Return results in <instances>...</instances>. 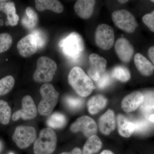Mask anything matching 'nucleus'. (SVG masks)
Masks as SVG:
<instances>
[{"label": "nucleus", "mask_w": 154, "mask_h": 154, "mask_svg": "<svg viewBox=\"0 0 154 154\" xmlns=\"http://www.w3.org/2000/svg\"><path fill=\"white\" fill-rule=\"evenodd\" d=\"M68 79L69 84L82 97L89 96L96 88L91 78L79 67H74L71 70Z\"/></svg>", "instance_id": "f257e3e1"}, {"label": "nucleus", "mask_w": 154, "mask_h": 154, "mask_svg": "<svg viewBox=\"0 0 154 154\" xmlns=\"http://www.w3.org/2000/svg\"><path fill=\"white\" fill-rule=\"evenodd\" d=\"M42 99L38 104V111L40 115H49L56 106L59 94L51 84L45 83L40 89Z\"/></svg>", "instance_id": "f03ea898"}, {"label": "nucleus", "mask_w": 154, "mask_h": 154, "mask_svg": "<svg viewBox=\"0 0 154 154\" xmlns=\"http://www.w3.org/2000/svg\"><path fill=\"white\" fill-rule=\"evenodd\" d=\"M57 69V64L55 61L47 57H41L37 60L33 79L37 83H48L53 79Z\"/></svg>", "instance_id": "7ed1b4c3"}, {"label": "nucleus", "mask_w": 154, "mask_h": 154, "mask_svg": "<svg viewBox=\"0 0 154 154\" xmlns=\"http://www.w3.org/2000/svg\"><path fill=\"white\" fill-rule=\"evenodd\" d=\"M57 137L50 128L42 130L39 136L34 142L33 152L35 154H51L55 150Z\"/></svg>", "instance_id": "20e7f679"}, {"label": "nucleus", "mask_w": 154, "mask_h": 154, "mask_svg": "<svg viewBox=\"0 0 154 154\" xmlns=\"http://www.w3.org/2000/svg\"><path fill=\"white\" fill-rule=\"evenodd\" d=\"M59 45L63 48L64 53L66 56L73 59L79 57L85 48L82 38L75 32L70 33L66 38L61 40Z\"/></svg>", "instance_id": "39448f33"}, {"label": "nucleus", "mask_w": 154, "mask_h": 154, "mask_svg": "<svg viewBox=\"0 0 154 154\" xmlns=\"http://www.w3.org/2000/svg\"><path fill=\"white\" fill-rule=\"evenodd\" d=\"M112 19L116 27L127 33H133L137 28V23L134 16L126 10L114 11Z\"/></svg>", "instance_id": "423d86ee"}, {"label": "nucleus", "mask_w": 154, "mask_h": 154, "mask_svg": "<svg viewBox=\"0 0 154 154\" xmlns=\"http://www.w3.org/2000/svg\"><path fill=\"white\" fill-rule=\"evenodd\" d=\"M36 138V130L32 126L20 125L17 127L12 136L13 140L21 149L28 148L35 141Z\"/></svg>", "instance_id": "0eeeda50"}, {"label": "nucleus", "mask_w": 154, "mask_h": 154, "mask_svg": "<svg viewBox=\"0 0 154 154\" xmlns=\"http://www.w3.org/2000/svg\"><path fill=\"white\" fill-rule=\"evenodd\" d=\"M95 38L96 45L101 49H110L113 47L115 39L113 28L107 24L99 25L96 29Z\"/></svg>", "instance_id": "6e6552de"}, {"label": "nucleus", "mask_w": 154, "mask_h": 154, "mask_svg": "<svg viewBox=\"0 0 154 154\" xmlns=\"http://www.w3.org/2000/svg\"><path fill=\"white\" fill-rule=\"evenodd\" d=\"M72 132L82 131L87 137L95 135L97 132V125L96 122L90 116H83L79 117L71 125Z\"/></svg>", "instance_id": "1a4fd4ad"}, {"label": "nucleus", "mask_w": 154, "mask_h": 154, "mask_svg": "<svg viewBox=\"0 0 154 154\" xmlns=\"http://www.w3.org/2000/svg\"><path fill=\"white\" fill-rule=\"evenodd\" d=\"M37 114V108L33 98L26 95L22 99V108L16 111L12 116L13 121H16L22 118L25 120L33 119Z\"/></svg>", "instance_id": "9d476101"}, {"label": "nucleus", "mask_w": 154, "mask_h": 154, "mask_svg": "<svg viewBox=\"0 0 154 154\" xmlns=\"http://www.w3.org/2000/svg\"><path fill=\"white\" fill-rule=\"evenodd\" d=\"M90 67L88 73L89 77L95 82H97L105 72L107 61L105 58L96 54H92L89 57Z\"/></svg>", "instance_id": "9b49d317"}, {"label": "nucleus", "mask_w": 154, "mask_h": 154, "mask_svg": "<svg viewBox=\"0 0 154 154\" xmlns=\"http://www.w3.org/2000/svg\"><path fill=\"white\" fill-rule=\"evenodd\" d=\"M19 54L23 57H28L35 54L37 51V42L35 36L29 34L20 39L17 45Z\"/></svg>", "instance_id": "f8f14e48"}, {"label": "nucleus", "mask_w": 154, "mask_h": 154, "mask_svg": "<svg viewBox=\"0 0 154 154\" xmlns=\"http://www.w3.org/2000/svg\"><path fill=\"white\" fill-rule=\"evenodd\" d=\"M115 49L119 59L125 63L129 62L134 53V48L132 45L124 38L117 39L115 44Z\"/></svg>", "instance_id": "ddd939ff"}, {"label": "nucleus", "mask_w": 154, "mask_h": 154, "mask_svg": "<svg viewBox=\"0 0 154 154\" xmlns=\"http://www.w3.org/2000/svg\"><path fill=\"white\" fill-rule=\"evenodd\" d=\"M143 94L139 91H135L125 97L122 101V110L126 113L132 112L142 105Z\"/></svg>", "instance_id": "4468645a"}, {"label": "nucleus", "mask_w": 154, "mask_h": 154, "mask_svg": "<svg viewBox=\"0 0 154 154\" xmlns=\"http://www.w3.org/2000/svg\"><path fill=\"white\" fill-rule=\"evenodd\" d=\"M116 126L115 115L113 110L108 109L100 117L99 128L103 134L108 135L115 130Z\"/></svg>", "instance_id": "2eb2a0df"}, {"label": "nucleus", "mask_w": 154, "mask_h": 154, "mask_svg": "<svg viewBox=\"0 0 154 154\" xmlns=\"http://www.w3.org/2000/svg\"><path fill=\"white\" fill-rule=\"evenodd\" d=\"M96 1L93 0H79L75 4L74 11L82 19H89L94 12Z\"/></svg>", "instance_id": "dca6fc26"}, {"label": "nucleus", "mask_w": 154, "mask_h": 154, "mask_svg": "<svg viewBox=\"0 0 154 154\" xmlns=\"http://www.w3.org/2000/svg\"><path fill=\"white\" fill-rule=\"evenodd\" d=\"M134 62L141 74L145 76L152 74L154 71L153 65L140 53H137L134 55Z\"/></svg>", "instance_id": "f3484780"}, {"label": "nucleus", "mask_w": 154, "mask_h": 154, "mask_svg": "<svg viewBox=\"0 0 154 154\" xmlns=\"http://www.w3.org/2000/svg\"><path fill=\"white\" fill-rule=\"evenodd\" d=\"M0 11L4 12L7 15L9 25L11 26L17 25L19 17L17 14L15 4L13 2L6 1L5 2L0 3Z\"/></svg>", "instance_id": "a211bd4d"}, {"label": "nucleus", "mask_w": 154, "mask_h": 154, "mask_svg": "<svg viewBox=\"0 0 154 154\" xmlns=\"http://www.w3.org/2000/svg\"><path fill=\"white\" fill-rule=\"evenodd\" d=\"M117 124L119 133L123 137H129L134 132V123L122 114L117 116Z\"/></svg>", "instance_id": "6ab92c4d"}, {"label": "nucleus", "mask_w": 154, "mask_h": 154, "mask_svg": "<svg viewBox=\"0 0 154 154\" xmlns=\"http://www.w3.org/2000/svg\"><path fill=\"white\" fill-rule=\"evenodd\" d=\"M35 7L40 12L50 10L57 14H60L63 11V7L57 0H35Z\"/></svg>", "instance_id": "aec40b11"}, {"label": "nucleus", "mask_w": 154, "mask_h": 154, "mask_svg": "<svg viewBox=\"0 0 154 154\" xmlns=\"http://www.w3.org/2000/svg\"><path fill=\"white\" fill-rule=\"evenodd\" d=\"M107 102V99L103 95H97L91 97L87 104L88 112L92 115L99 113L106 107Z\"/></svg>", "instance_id": "412c9836"}, {"label": "nucleus", "mask_w": 154, "mask_h": 154, "mask_svg": "<svg viewBox=\"0 0 154 154\" xmlns=\"http://www.w3.org/2000/svg\"><path fill=\"white\" fill-rule=\"evenodd\" d=\"M102 141L96 135L88 138L83 147L82 154H95L101 149Z\"/></svg>", "instance_id": "4be33fe9"}, {"label": "nucleus", "mask_w": 154, "mask_h": 154, "mask_svg": "<svg viewBox=\"0 0 154 154\" xmlns=\"http://www.w3.org/2000/svg\"><path fill=\"white\" fill-rule=\"evenodd\" d=\"M38 22V15L36 12L31 7H28L25 11V15L22 19V25L28 30H32L36 27Z\"/></svg>", "instance_id": "5701e85b"}, {"label": "nucleus", "mask_w": 154, "mask_h": 154, "mask_svg": "<svg viewBox=\"0 0 154 154\" xmlns=\"http://www.w3.org/2000/svg\"><path fill=\"white\" fill-rule=\"evenodd\" d=\"M66 117L62 113L55 112L51 114L48 119L46 123L50 128L60 129L66 124Z\"/></svg>", "instance_id": "b1692460"}, {"label": "nucleus", "mask_w": 154, "mask_h": 154, "mask_svg": "<svg viewBox=\"0 0 154 154\" xmlns=\"http://www.w3.org/2000/svg\"><path fill=\"white\" fill-rule=\"evenodd\" d=\"M111 75L122 82H126L131 79L130 72L126 67L118 66L113 69Z\"/></svg>", "instance_id": "393cba45"}, {"label": "nucleus", "mask_w": 154, "mask_h": 154, "mask_svg": "<svg viewBox=\"0 0 154 154\" xmlns=\"http://www.w3.org/2000/svg\"><path fill=\"white\" fill-rule=\"evenodd\" d=\"M14 77L8 75L0 80V96H4L12 91L15 85Z\"/></svg>", "instance_id": "a878e982"}, {"label": "nucleus", "mask_w": 154, "mask_h": 154, "mask_svg": "<svg viewBox=\"0 0 154 154\" xmlns=\"http://www.w3.org/2000/svg\"><path fill=\"white\" fill-rule=\"evenodd\" d=\"M11 109L8 103L3 100H0V123L6 125L10 122Z\"/></svg>", "instance_id": "bb28decb"}, {"label": "nucleus", "mask_w": 154, "mask_h": 154, "mask_svg": "<svg viewBox=\"0 0 154 154\" xmlns=\"http://www.w3.org/2000/svg\"><path fill=\"white\" fill-rule=\"evenodd\" d=\"M64 102L69 109L73 110L81 109L84 104V101L82 99L70 96L65 97Z\"/></svg>", "instance_id": "cd10ccee"}, {"label": "nucleus", "mask_w": 154, "mask_h": 154, "mask_svg": "<svg viewBox=\"0 0 154 154\" xmlns=\"http://www.w3.org/2000/svg\"><path fill=\"white\" fill-rule=\"evenodd\" d=\"M13 41L12 36L9 33H0V53L8 50L12 45Z\"/></svg>", "instance_id": "c85d7f7f"}, {"label": "nucleus", "mask_w": 154, "mask_h": 154, "mask_svg": "<svg viewBox=\"0 0 154 154\" xmlns=\"http://www.w3.org/2000/svg\"><path fill=\"white\" fill-rule=\"evenodd\" d=\"M31 34L36 38L38 48H42L46 44L47 41V36L45 33L39 29L33 30Z\"/></svg>", "instance_id": "c756f323"}, {"label": "nucleus", "mask_w": 154, "mask_h": 154, "mask_svg": "<svg viewBox=\"0 0 154 154\" xmlns=\"http://www.w3.org/2000/svg\"><path fill=\"white\" fill-rule=\"evenodd\" d=\"M142 110L144 111H149L154 109V96L152 94H146L144 96Z\"/></svg>", "instance_id": "7c9ffc66"}, {"label": "nucleus", "mask_w": 154, "mask_h": 154, "mask_svg": "<svg viewBox=\"0 0 154 154\" xmlns=\"http://www.w3.org/2000/svg\"><path fill=\"white\" fill-rule=\"evenodd\" d=\"M111 82V79L110 75L105 72L96 82V85L99 89H103L110 85Z\"/></svg>", "instance_id": "2f4dec72"}, {"label": "nucleus", "mask_w": 154, "mask_h": 154, "mask_svg": "<svg viewBox=\"0 0 154 154\" xmlns=\"http://www.w3.org/2000/svg\"><path fill=\"white\" fill-rule=\"evenodd\" d=\"M142 21L151 31L154 32V11L150 14H146L143 16Z\"/></svg>", "instance_id": "473e14b6"}, {"label": "nucleus", "mask_w": 154, "mask_h": 154, "mask_svg": "<svg viewBox=\"0 0 154 154\" xmlns=\"http://www.w3.org/2000/svg\"><path fill=\"white\" fill-rule=\"evenodd\" d=\"M135 126L134 132H140L146 129L147 125L146 122L143 121H136L133 122Z\"/></svg>", "instance_id": "72a5a7b5"}, {"label": "nucleus", "mask_w": 154, "mask_h": 154, "mask_svg": "<svg viewBox=\"0 0 154 154\" xmlns=\"http://www.w3.org/2000/svg\"><path fill=\"white\" fill-rule=\"evenodd\" d=\"M148 54L154 66V46L149 48L148 51Z\"/></svg>", "instance_id": "f704fd0d"}, {"label": "nucleus", "mask_w": 154, "mask_h": 154, "mask_svg": "<svg viewBox=\"0 0 154 154\" xmlns=\"http://www.w3.org/2000/svg\"><path fill=\"white\" fill-rule=\"evenodd\" d=\"M60 154H82V150L81 149L79 148L76 147L71 152H63L61 153Z\"/></svg>", "instance_id": "c9c22d12"}, {"label": "nucleus", "mask_w": 154, "mask_h": 154, "mask_svg": "<svg viewBox=\"0 0 154 154\" xmlns=\"http://www.w3.org/2000/svg\"><path fill=\"white\" fill-rule=\"evenodd\" d=\"M100 154H114L113 152L109 150H105L103 151Z\"/></svg>", "instance_id": "e433bc0d"}, {"label": "nucleus", "mask_w": 154, "mask_h": 154, "mask_svg": "<svg viewBox=\"0 0 154 154\" xmlns=\"http://www.w3.org/2000/svg\"><path fill=\"white\" fill-rule=\"evenodd\" d=\"M149 119L150 121L154 122V114L150 116L149 117Z\"/></svg>", "instance_id": "4c0bfd02"}, {"label": "nucleus", "mask_w": 154, "mask_h": 154, "mask_svg": "<svg viewBox=\"0 0 154 154\" xmlns=\"http://www.w3.org/2000/svg\"><path fill=\"white\" fill-rule=\"evenodd\" d=\"M118 2L120 3V4H124L128 2V1H126V0H125V1L124 0H122H122H120V1H118Z\"/></svg>", "instance_id": "58836bf2"}, {"label": "nucleus", "mask_w": 154, "mask_h": 154, "mask_svg": "<svg viewBox=\"0 0 154 154\" xmlns=\"http://www.w3.org/2000/svg\"><path fill=\"white\" fill-rule=\"evenodd\" d=\"M6 0H0V3L5 2H6Z\"/></svg>", "instance_id": "ea45409f"}, {"label": "nucleus", "mask_w": 154, "mask_h": 154, "mask_svg": "<svg viewBox=\"0 0 154 154\" xmlns=\"http://www.w3.org/2000/svg\"><path fill=\"white\" fill-rule=\"evenodd\" d=\"M151 2H152L154 3V0H152V1H151Z\"/></svg>", "instance_id": "a19ab883"}, {"label": "nucleus", "mask_w": 154, "mask_h": 154, "mask_svg": "<svg viewBox=\"0 0 154 154\" xmlns=\"http://www.w3.org/2000/svg\"><path fill=\"white\" fill-rule=\"evenodd\" d=\"M13 154V153H11V154Z\"/></svg>", "instance_id": "79ce46f5"}, {"label": "nucleus", "mask_w": 154, "mask_h": 154, "mask_svg": "<svg viewBox=\"0 0 154 154\" xmlns=\"http://www.w3.org/2000/svg\"><path fill=\"white\" fill-rule=\"evenodd\" d=\"M0 148H1V146H0Z\"/></svg>", "instance_id": "37998d69"}]
</instances>
